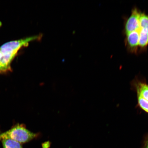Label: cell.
Listing matches in <instances>:
<instances>
[{
	"label": "cell",
	"mask_w": 148,
	"mask_h": 148,
	"mask_svg": "<svg viewBox=\"0 0 148 148\" xmlns=\"http://www.w3.org/2000/svg\"><path fill=\"white\" fill-rule=\"evenodd\" d=\"M38 135L29 130L25 125L18 124L8 131L0 134V140L10 139L24 144L36 138Z\"/></svg>",
	"instance_id": "cell-1"
},
{
	"label": "cell",
	"mask_w": 148,
	"mask_h": 148,
	"mask_svg": "<svg viewBox=\"0 0 148 148\" xmlns=\"http://www.w3.org/2000/svg\"><path fill=\"white\" fill-rule=\"evenodd\" d=\"M42 36L41 35H38L7 42L0 47V51L3 55L14 51L19 50L23 46H27L29 42L40 39Z\"/></svg>",
	"instance_id": "cell-2"
},
{
	"label": "cell",
	"mask_w": 148,
	"mask_h": 148,
	"mask_svg": "<svg viewBox=\"0 0 148 148\" xmlns=\"http://www.w3.org/2000/svg\"><path fill=\"white\" fill-rule=\"evenodd\" d=\"M18 50H16L11 52L3 54L0 61L2 72H6L11 70L10 64L13 60Z\"/></svg>",
	"instance_id": "cell-3"
},
{
	"label": "cell",
	"mask_w": 148,
	"mask_h": 148,
	"mask_svg": "<svg viewBox=\"0 0 148 148\" xmlns=\"http://www.w3.org/2000/svg\"><path fill=\"white\" fill-rule=\"evenodd\" d=\"M136 85L138 94L148 101V85L140 82H137Z\"/></svg>",
	"instance_id": "cell-4"
},
{
	"label": "cell",
	"mask_w": 148,
	"mask_h": 148,
	"mask_svg": "<svg viewBox=\"0 0 148 148\" xmlns=\"http://www.w3.org/2000/svg\"><path fill=\"white\" fill-rule=\"evenodd\" d=\"M1 141L3 148H23L21 144L14 140L4 139Z\"/></svg>",
	"instance_id": "cell-5"
},
{
	"label": "cell",
	"mask_w": 148,
	"mask_h": 148,
	"mask_svg": "<svg viewBox=\"0 0 148 148\" xmlns=\"http://www.w3.org/2000/svg\"><path fill=\"white\" fill-rule=\"evenodd\" d=\"M138 105L142 110L148 113V101L138 94Z\"/></svg>",
	"instance_id": "cell-6"
},
{
	"label": "cell",
	"mask_w": 148,
	"mask_h": 148,
	"mask_svg": "<svg viewBox=\"0 0 148 148\" xmlns=\"http://www.w3.org/2000/svg\"><path fill=\"white\" fill-rule=\"evenodd\" d=\"M50 146L49 142H45L42 144V147L43 148H49Z\"/></svg>",
	"instance_id": "cell-7"
},
{
	"label": "cell",
	"mask_w": 148,
	"mask_h": 148,
	"mask_svg": "<svg viewBox=\"0 0 148 148\" xmlns=\"http://www.w3.org/2000/svg\"><path fill=\"white\" fill-rule=\"evenodd\" d=\"M143 148H148V139L144 142Z\"/></svg>",
	"instance_id": "cell-8"
},
{
	"label": "cell",
	"mask_w": 148,
	"mask_h": 148,
	"mask_svg": "<svg viewBox=\"0 0 148 148\" xmlns=\"http://www.w3.org/2000/svg\"><path fill=\"white\" fill-rule=\"evenodd\" d=\"M3 56V54L1 52V51H0V61H1L2 57Z\"/></svg>",
	"instance_id": "cell-9"
},
{
	"label": "cell",
	"mask_w": 148,
	"mask_h": 148,
	"mask_svg": "<svg viewBox=\"0 0 148 148\" xmlns=\"http://www.w3.org/2000/svg\"><path fill=\"white\" fill-rule=\"evenodd\" d=\"M1 72V66H0V72Z\"/></svg>",
	"instance_id": "cell-10"
}]
</instances>
